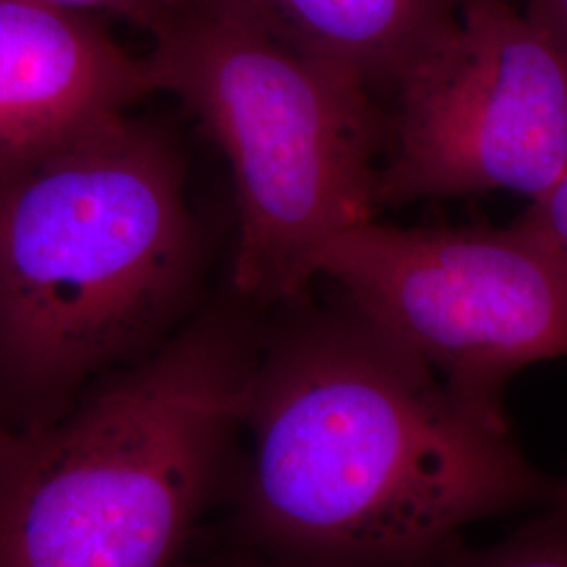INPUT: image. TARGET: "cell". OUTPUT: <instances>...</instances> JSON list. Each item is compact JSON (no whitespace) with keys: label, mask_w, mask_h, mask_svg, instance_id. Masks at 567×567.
<instances>
[{"label":"cell","mask_w":567,"mask_h":567,"mask_svg":"<svg viewBox=\"0 0 567 567\" xmlns=\"http://www.w3.org/2000/svg\"><path fill=\"white\" fill-rule=\"evenodd\" d=\"M278 305L227 494L248 550L299 567H426L466 529L553 501L489 419L343 299Z\"/></svg>","instance_id":"1"},{"label":"cell","mask_w":567,"mask_h":567,"mask_svg":"<svg viewBox=\"0 0 567 567\" xmlns=\"http://www.w3.org/2000/svg\"><path fill=\"white\" fill-rule=\"evenodd\" d=\"M203 236L182 152L128 114L0 177V398L7 425L60 416L185 320Z\"/></svg>","instance_id":"2"},{"label":"cell","mask_w":567,"mask_h":567,"mask_svg":"<svg viewBox=\"0 0 567 567\" xmlns=\"http://www.w3.org/2000/svg\"><path fill=\"white\" fill-rule=\"evenodd\" d=\"M236 297L37 426L0 429V567H182L227 492L264 330Z\"/></svg>","instance_id":"3"},{"label":"cell","mask_w":567,"mask_h":567,"mask_svg":"<svg viewBox=\"0 0 567 567\" xmlns=\"http://www.w3.org/2000/svg\"><path fill=\"white\" fill-rule=\"evenodd\" d=\"M152 41L158 93L185 103L231 171L234 295L301 297L326 246L379 210L385 103L225 0H177Z\"/></svg>","instance_id":"4"},{"label":"cell","mask_w":567,"mask_h":567,"mask_svg":"<svg viewBox=\"0 0 567 567\" xmlns=\"http://www.w3.org/2000/svg\"><path fill=\"white\" fill-rule=\"evenodd\" d=\"M318 276L461 400L508 421L507 383L567 358V271L517 219L503 229L372 221L328 244Z\"/></svg>","instance_id":"5"},{"label":"cell","mask_w":567,"mask_h":567,"mask_svg":"<svg viewBox=\"0 0 567 567\" xmlns=\"http://www.w3.org/2000/svg\"><path fill=\"white\" fill-rule=\"evenodd\" d=\"M567 171V60L515 0H465L395 82L377 208L513 192Z\"/></svg>","instance_id":"6"},{"label":"cell","mask_w":567,"mask_h":567,"mask_svg":"<svg viewBox=\"0 0 567 567\" xmlns=\"http://www.w3.org/2000/svg\"><path fill=\"white\" fill-rule=\"evenodd\" d=\"M158 93L100 18L0 0V177Z\"/></svg>","instance_id":"7"},{"label":"cell","mask_w":567,"mask_h":567,"mask_svg":"<svg viewBox=\"0 0 567 567\" xmlns=\"http://www.w3.org/2000/svg\"><path fill=\"white\" fill-rule=\"evenodd\" d=\"M280 41L349 74L385 103L405 68L465 0H225Z\"/></svg>","instance_id":"8"},{"label":"cell","mask_w":567,"mask_h":567,"mask_svg":"<svg viewBox=\"0 0 567 567\" xmlns=\"http://www.w3.org/2000/svg\"><path fill=\"white\" fill-rule=\"evenodd\" d=\"M553 505L543 519L454 567H567V507Z\"/></svg>","instance_id":"9"},{"label":"cell","mask_w":567,"mask_h":567,"mask_svg":"<svg viewBox=\"0 0 567 567\" xmlns=\"http://www.w3.org/2000/svg\"><path fill=\"white\" fill-rule=\"evenodd\" d=\"M44 4L51 9L93 16V18H118L145 34H154L175 9L177 0H23Z\"/></svg>","instance_id":"10"},{"label":"cell","mask_w":567,"mask_h":567,"mask_svg":"<svg viewBox=\"0 0 567 567\" xmlns=\"http://www.w3.org/2000/svg\"><path fill=\"white\" fill-rule=\"evenodd\" d=\"M517 221L545 244L567 271V171L547 194L529 203Z\"/></svg>","instance_id":"11"},{"label":"cell","mask_w":567,"mask_h":567,"mask_svg":"<svg viewBox=\"0 0 567 567\" xmlns=\"http://www.w3.org/2000/svg\"><path fill=\"white\" fill-rule=\"evenodd\" d=\"M567 60V0H515Z\"/></svg>","instance_id":"12"},{"label":"cell","mask_w":567,"mask_h":567,"mask_svg":"<svg viewBox=\"0 0 567 567\" xmlns=\"http://www.w3.org/2000/svg\"><path fill=\"white\" fill-rule=\"evenodd\" d=\"M182 567H299L292 564H284L278 559L265 557L261 553L250 550V555L244 557H227V559H213V561H203V564H183Z\"/></svg>","instance_id":"13"},{"label":"cell","mask_w":567,"mask_h":567,"mask_svg":"<svg viewBox=\"0 0 567 567\" xmlns=\"http://www.w3.org/2000/svg\"><path fill=\"white\" fill-rule=\"evenodd\" d=\"M553 503H557V505H566L567 507V477L561 482V484H557V486H555Z\"/></svg>","instance_id":"14"},{"label":"cell","mask_w":567,"mask_h":567,"mask_svg":"<svg viewBox=\"0 0 567 567\" xmlns=\"http://www.w3.org/2000/svg\"><path fill=\"white\" fill-rule=\"evenodd\" d=\"M7 425V416H4V408H2V398H0V429Z\"/></svg>","instance_id":"15"}]
</instances>
